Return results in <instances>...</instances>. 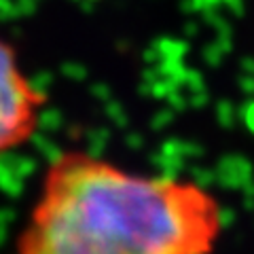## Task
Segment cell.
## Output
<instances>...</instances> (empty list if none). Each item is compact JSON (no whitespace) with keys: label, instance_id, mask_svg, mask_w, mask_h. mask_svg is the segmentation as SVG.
Instances as JSON below:
<instances>
[{"label":"cell","instance_id":"6da1fadb","mask_svg":"<svg viewBox=\"0 0 254 254\" xmlns=\"http://www.w3.org/2000/svg\"><path fill=\"white\" fill-rule=\"evenodd\" d=\"M225 210L189 178L64 150L43 172L15 254H214Z\"/></svg>","mask_w":254,"mask_h":254},{"label":"cell","instance_id":"7a4b0ae2","mask_svg":"<svg viewBox=\"0 0 254 254\" xmlns=\"http://www.w3.org/2000/svg\"><path fill=\"white\" fill-rule=\"evenodd\" d=\"M49 95L26 74L17 49L0 34V159L36 136Z\"/></svg>","mask_w":254,"mask_h":254}]
</instances>
